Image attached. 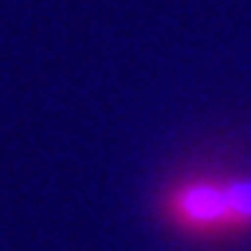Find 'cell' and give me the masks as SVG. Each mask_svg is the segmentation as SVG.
Returning a JSON list of instances; mask_svg holds the SVG:
<instances>
[{"mask_svg":"<svg viewBox=\"0 0 251 251\" xmlns=\"http://www.w3.org/2000/svg\"><path fill=\"white\" fill-rule=\"evenodd\" d=\"M163 214L176 229L192 235H223L232 232L226 182L214 176H185L167 185L163 192Z\"/></svg>","mask_w":251,"mask_h":251,"instance_id":"1","label":"cell"},{"mask_svg":"<svg viewBox=\"0 0 251 251\" xmlns=\"http://www.w3.org/2000/svg\"><path fill=\"white\" fill-rule=\"evenodd\" d=\"M223 182L232 229H251V176H226Z\"/></svg>","mask_w":251,"mask_h":251,"instance_id":"2","label":"cell"}]
</instances>
